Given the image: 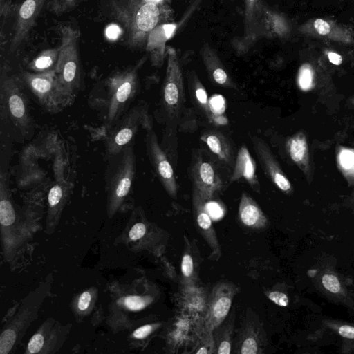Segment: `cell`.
<instances>
[{"label": "cell", "mask_w": 354, "mask_h": 354, "mask_svg": "<svg viewBox=\"0 0 354 354\" xmlns=\"http://www.w3.org/2000/svg\"><path fill=\"white\" fill-rule=\"evenodd\" d=\"M152 301L150 297H142L139 295H129L124 297L122 300V305L128 310L138 311L142 310Z\"/></svg>", "instance_id": "cell-31"}, {"label": "cell", "mask_w": 354, "mask_h": 354, "mask_svg": "<svg viewBox=\"0 0 354 354\" xmlns=\"http://www.w3.org/2000/svg\"><path fill=\"white\" fill-rule=\"evenodd\" d=\"M213 330L209 329L205 324V327L199 335L197 340V348L195 351L196 354L211 353L215 352L216 345L213 337Z\"/></svg>", "instance_id": "cell-30"}, {"label": "cell", "mask_w": 354, "mask_h": 354, "mask_svg": "<svg viewBox=\"0 0 354 354\" xmlns=\"http://www.w3.org/2000/svg\"><path fill=\"white\" fill-rule=\"evenodd\" d=\"M105 177L107 212L112 217L128 196L136 171V157L133 146L124 148L107 158Z\"/></svg>", "instance_id": "cell-3"}, {"label": "cell", "mask_w": 354, "mask_h": 354, "mask_svg": "<svg viewBox=\"0 0 354 354\" xmlns=\"http://www.w3.org/2000/svg\"><path fill=\"white\" fill-rule=\"evenodd\" d=\"M328 55L329 61L335 65H339L342 62V57L337 53L330 52Z\"/></svg>", "instance_id": "cell-44"}, {"label": "cell", "mask_w": 354, "mask_h": 354, "mask_svg": "<svg viewBox=\"0 0 354 354\" xmlns=\"http://www.w3.org/2000/svg\"><path fill=\"white\" fill-rule=\"evenodd\" d=\"M61 44L55 73L61 86L73 100L82 86V70L78 50L80 33L68 26L61 28Z\"/></svg>", "instance_id": "cell-5"}, {"label": "cell", "mask_w": 354, "mask_h": 354, "mask_svg": "<svg viewBox=\"0 0 354 354\" xmlns=\"http://www.w3.org/2000/svg\"><path fill=\"white\" fill-rule=\"evenodd\" d=\"M189 82L197 104L203 109V112L209 119H212L213 112L211 110L207 94L195 73L193 72L189 75Z\"/></svg>", "instance_id": "cell-25"}, {"label": "cell", "mask_w": 354, "mask_h": 354, "mask_svg": "<svg viewBox=\"0 0 354 354\" xmlns=\"http://www.w3.org/2000/svg\"><path fill=\"white\" fill-rule=\"evenodd\" d=\"M314 26L318 33L322 35H327L330 30L328 24L321 19L315 20Z\"/></svg>", "instance_id": "cell-41"}, {"label": "cell", "mask_w": 354, "mask_h": 354, "mask_svg": "<svg viewBox=\"0 0 354 354\" xmlns=\"http://www.w3.org/2000/svg\"><path fill=\"white\" fill-rule=\"evenodd\" d=\"M159 5L141 1V5L136 12L134 17L135 28L139 33L149 36V33L156 27L161 15Z\"/></svg>", "instance_id": "cell-22"}, {"label": "cell", "mask_w": 354, "mask_h": 354, "mask_svg": "<svg viewBox=\"0 0 354 354\" xmlns=\"http://www.w3.org/2000/svg\"><path fill=\"white\" fill-rule=\"evenodd\" d=\"M194 189L206 202L222 188L221 178L214 166L209 162L199 159L192 169Z\"/></svg>", "instance_id": "cell-13"}, {"label": "cell", "mask_w": 354, "mask_h": 354, "mask_svg": "<svg viewBox=\"0 0 354 354\" xmlns=\"http://www.w3.org/2000/svg\"><path fill=\"white\" fill-rule=\"evenodd\" d=\"M147 109L138 105L124 114L106 132L105 154L108 158L124 148L133 146V139L140 127L151 126Z\"/></svg>", "instance_id": "cell-7"}, {"label": "cell", "mask_w": 354, "mask_h": 354, "mask_svg": "<svg viewBox=\"0 0 354 354\" xmlns=\"http://www.w3.org/2000/svg\"><path fill=\"white\" fill-rule=\"evenodd\" d=\"M239 217L244 226L254 230L264 229L268 224V220L258 204L245 192L241 196Z\"/></svg>", "instance_id": "cell-20"}, {"label": "cell", "mask_w": 354, "mask_h": 354, "mask_svg": "<svg viewBox=\"0 0 354 354\" xmlns=\"http://www.w3.org/2000/svg\"><path fill=\"white\" fill-rule=\"evenodd\" d=\"M245 24H250L258 11L260 0H245Z\"/></svg>", "instance_id": "cell-36"}, {"label": "cell", "mask_w": 354, "mask_h": 354, "mask_svg": "<svg viewBox=\"0 0 354 354\" xmlns=\"http://www.w3.org/2000/svg\"><path fill=\"white\" fill-rule=\"evenodd\" d=\"M46 0H24L17 15L10 51L14 52L22 44L34 26Z\"/></svg>", "instance_id": "cell-14"}, {"label": "cell", "mask_w": 354, "mask_h": 354, "mask_svg": "<svg viewBox=\"0 0 354 354\" xmlns=\"http://www.w3.org/2000/svg\"><path fill=\"white\" fill-rule=\"evenodd\" d=\"M181 272L187 285H192L194 280V264L190 252L186 250L183 255L180 265Z\"/></svg>", "instance_id": "cell-32"}, {"label": "cell", "mask_w": 354, "mask_h": 354, "mask_svg": "<svg viewBox=\"0 0 354 354\" xmlns=\"http://www.w3.org/2000/svg\"><path fill=\"white\" fill-rule=\"evenodd\" d=\"M268 299L279 306H287L289 302L287 295L279 291H272L267 294Z\"/></svg>", "instance_id": "cell-39"}, {"label": "cell", "mask_w": 354, "mask_h": 354, "mask_svg": "<svg viewBox=\"0 0 354 354\" xmlns=\"http://www.w3.org/2000/svg\"><path fill=\"white\" fill-rule=\"evenodd\" d=\"M121 34L120 28L115 24L108 26L106 29V35L110 39H115Z\"/></svg>", "instance_id": "cell-43"}, {"label": "cell", "mask_w": 354, "mask_h": 354, "mask_svg": "<svg viewBox=\"0 0 354 354\" xmlns=\"http://www.w3.org/2000/svg\"><path fill=\"white\" fill-rule=\"evenodd\" d=\"M298 83L302 91H308L313 86V73L311 67L305 64L302 66L299 71Z\"/></svg>", "instance_id": "cell-33"}, {"label": "cell", "mask_w": 354, "mask_h": 354, "mask_svg": "<svg viewBox=\"0 0 354 354\" xmlns=\"http://www.w3.org/2000/svg\"><path fill=\"white\" fill-rule=\"evenodd\" d=\"M93 301V294L90 290L81 293L77 301V308L80 313L87 311Z\"/></svg>", "instance_id": "cell-37"}, {"label": "cell", "mask_w": 354, "mask_h": 354, "mask_svg": "<svg viewBox=\"0 0 354 354\" xmlns=\"http://www.w3.org/2000/svg\"><path fill=\"white\" fill-rule=\"evenodd\" d=\"M68 331L67 326H61L53 319H48L31 337L25 353H55L62 346Z\"/></svg>", "instance_id": "cell-10"}, {"label": "cell", "mask_w": 354, "mask_h": 354, "mask_svg": "<svg viewBox=\"0 0 354 354\" xmlns=\"http://www.w3.org/2000/svg\"><path fill=\"white\" fill-rule=\"evenodd\" d=\"M201 55L208 76L216 85L227 88H235L236 84L226 71L216 52L205 44L201 49Z\"/></svg>", "instance_id": "cell-18"}, {"label": "cell", "mask_w": 354, "mask_h": 354, "mask_svg": "<svg viewBox=\"0 0 354 354\" xmlns=\"http://www.w3.org/2000/svg\"><path fill=\"white\" fill-rule=\"evenodd\" d=\"M339 335L345 338L354 339V327L349 325H342L338 329Z\"/></svg>", "instance_id": "cell-42"}, {"label": "cell", "mask_w": 354, "mask_h": 354, "mask_svg": "<svg viewBox=\"0 0 354 354\" xmlns=\"http://www.w3.org/2000/svg\"><path fill=\"white\" fill-rule=\"evenodd\" d=\"M25 85L19 75L1 73L0 84V115L1 121L22 137L32 130Z\"/></svg>", "instance_id": "cell-1"}, {"label": "cell", "mask_w": 354, "mask_h": 354, "mask_svg": "<svg viewBox=\"0 0 354 354\" xmlns=\"http://www.w3.org/2000/svg\"><path fill=\"white\" fill-rule=\"evenodd\" d=\"M19 76L27 89L48 112L58 113L73 102L59 83L55 70L24 71Z\"/></svg>", "instance_id": "cell-6"}, {"label": "cell", "mask_w": 354, "mask_h": 354, "mask_svg": "<svg viewBox=\"0 0 354 354\" xmlns=\"http://www.w3.org/2000/svg\"><path fill=\"white\" fill-rule=\"evenodd\" d=\"M339 167L348 180H354V149L342 147L337 155Z\"/></svg>", "instance_id": "cell-28"}, {"label": "cell", "mask_w": 354, "mask_h": 354, "mask_svg": "<svg viewBox=\"0 0 354 354\" xmlns=\"http://www.w3.org/2000/svg\"><path fill=\"white\" fill-rule=\"evenodd\" d=\"M324 287L333 293H337L340 291L341 286L338 279L333 274H325L322 279Z\"/></svg>", "instance_id": "cell-34"}, {"label": "cell", "mask_w": 354, "mask_h": 354, "mask_svg": "<svg viewBox=\"0 0 354 354\" xmlns=\"http://www.w3.org/2000/svg\"><path fill=\"white\" fill-rule=\"evenodd\" d=\"M58 56L59 48L46 50L30 63L29 68L34 73L55 70Z\"/></svg>", "instance_id": "cell-24"}, {"label": "cell", "mask_w": 354, "mask_h": 354, "mask_svg": "<svg viewBox=\"0 0 354 354\" xmlns=\"http://www.w3.org/2000/svg\"><path fill=\"white\" fill-rule=\"evenodd\" d=\"M145 129L147 130L146 145L151 164L165 190L174 198L177 194V184L173 168L160 147L151 126Z\"/></svg>", "instance_id": "cell-12"}, {"label": "cell", "mask_w": 354, "mask_h": 354, "mask_svg": "<svg viewBox=\"0 0 354 354\" xmlns=\"http://www.w3.org/2000/svg\"><path fill=\"white\" fill-rule=\"evenodd\" d=\"M167 65L162 88L164 104L170 115L176 113L183 100V74L175 50H167Z\"/></svg>", "instance_id": "cell-9"}, {"label": "cell", "mask_w": 354, "mask_h": 354, "mask_svg": "<svg viewBox=\"0 0 354 354\" xmlns=\"http://www.w3.org/2000/svg\"><path fill=\"white\" fill-rule=\"evenodd\" d=\"M286 148L291 160L308 178L310 175V166L305 135L302 132H298L288 138Z\"/></svg>", "instance_id": "cell-21"}, {"label": "cell", "mask_w": 354, "mask_h": 354, "mask_svg": "<svg viewBox=\"0 0 354 354\" xmlns=\"http://www.w3.org/2000/svg\"><path fill=\"white\" fill-rule=\"evenodd\" d=\"M192 201L197 228L212 249V254L218 258L221 256V248L212 224V218L207 209L206 201L194 189Z\"/></svg>", "instance_id": "cell-17"}, {"label": "cell", "mask_w": 354, "mask_h": 354, "mask_svg": "<svg viewBox=\"0 0 354 354\" xmlns=\"http://www.w3.org/2000/svg\"><path fill=\"white\" fill-rule=\"evenodd\" d=\"M138 84L136 69L118 73L111 79L106 100V132L123 115L138 91Z\"/></svg>", "instance_id": "cell-8"}, {"label": "cell", "mask_w": 354, "mask_h": 354, "mask_svg": "<svg viewBox=\"0 0 354 354\" xmlns=\"http://www.w3.org/2000/svg\"><path fill=\"white\" fill-rule=\"evenodd\" d=\"M164 0H140V1L144 3H152L156 4H162Z\"/></svg>", "instance_id": "cell-45"}, {"label": "cell", "mask_w": 354, "mask_h": 354, "mask_svg": "<svg viewBox=\"0 0 354 354\" xmlns=\"http://www.w3.org/2000/svg\"><path fill=\"white\" fill-rule=\"evenodd\" d=\"M72 185L61 178L50 187L48 194V209L46 232L51 234L56 228L62 211L69 198Z\"/></svg>", "instance_id": "cell-15"}, {"label": "cell", "mask_w": 354, "mask_h": 354, "mask_svg": "<svg viewBox=\"0 0 354 354\" xmlns=\"http://www.w3.org/2000/svg\"><path fill=\"white\" fill-rule=\"evenodd\" d=\"M232 328L233 324L230 322H227L225 325H222L221 324L215 328L218 330H214L216 331L214 337L216 345L215 353L218 354H230L231 353Z\"/></svg>", "instance_id": "cell-26"}, {"label": "cell", "mask_w": 354, "mask_h": 354, "mask_svg": "<svg viewBox=\"0 0 354 354\" xmlns=\"http://www.w3.org/2000/svg\"><path fill=\"white\" fill-rule=\"evenodd\" d=\"M159 324H150L143 325L133 332L132 337L136 339H143L151 335L156 328L159 327Z\"/></svg>", "instance_id": "cell-35"}, {"label": "cell", "mask_w": 354, "mask_h": 354, "mask_svg": "<svg viewBox=\"0 0 354 354\" xmlns=\"http://www.w3.org/2000/svg\"><path fill=\"white\" fill-rule=\"evenodd\" d=\"M147 232L146 225L142 222L135 223L129 230L128 238L132 241H136L144 237Z\"/></svg>", "instance_id": "cell-38"}, {"label": "cell", "mask_w": 354, "mask_h": 354, "mask_svg": "<svg viewBox=\"0 0 354 354\" xmlns=\"http://www.w3.org/2000/svg\"><path fill=\"white\" fill-rule=\"evenodd\" d=\"M207 209L211 218L218 220L223 217V210L216 203H206Z\"/></svg>", "instance_id": "cell-40"}, {"label": "cell", "mask_w": 354, "mask_h": 354, "mask_svg": "<svg viewBox=\"0 0 354 354\" xmlns=\"http://www.w3.org/2000/svg\"><path fill=\"white\" fill-rule=\"evenodd\" d=\"M243 178L257 192L260 184L256 172V164L248 148L242 146L237 153L235 167L230 178V183Z\"/></svg>", "instance_id": "cell-19"}, {"label": "cell", "mask_w": 354, "mask_h": 354, "mask_svg": "<svg viewBox=\"0 0 354 354\" xmlns=\"http://www.w3.org/2000/svg\"><path fill=\"white\" fill-rule=\"evenodd\" d=\"M8 176L3 171L0 177V223L5 261H15L29 238L24 217L17 214L8 187Z\"/></svg>", "instance_id": "cell-2"}, {"label": "cell", "mask_w": 354, "mask_h": 354, "mask_svg": "<svg viewBox=\"0 0 354 354\" xmlns=\"http://www.w3.org/2000/svg\"><path fill=\"white\" fill-rule=\"evenodd\" d=\"M253 329H245L239 344V353L241 354H256L259 353V340Z\"/></svg>", "instance_id": "cell-29"}, {"label": "cell", "mask_w": 354, "mask_h": 354, "mask_svg": "<svg viewBox=\"0 0 354 354\" xmlns=\"http://www.w3.org/2000/svg\"><path fill=\"white\" fill-rule=\"evenodd\" d=\"M236 288L230 283H217L212 289L209 297L206 315L205 326L214 330L225 319L227 316Z\"/></svg>", "instance_id": "cell-11"}, {"label": "cell", "mask_w": 354, "mask_h": 354, "mask_svg": "<svg viewBox=\"0 0 354 354\" xmlns=\"http://www.w3.org/2000/svg\"><path fill=\"white\" fill-rule=\"evenodd\" d=\"M254 149L263 169L272 183L282 192L289 193L292 185L266 143L258 137L252 139Z\"/></svg>", "instance_id": "cell-16"}, {"label": "cell", "mask_w": 354, "mask_h": 354, "mask_svg": "<svg viewBox=\"0 0 354 354\" xmlns=\"http://www.w3.org/2000/svg\"><path fill=\"white\" fill-rule=\"evenodd\" d=\"M210 151L221 160L229 162L232 159V150L227 138L220 132L206 131L201 137Z\"/></svg>", "instance_id": "cell-23"}, {"label": "cell", "mask_w": 354, "mask_h": 354, "mask_svg": "<svg viewBox=\"0 0 354 354\" xmlns=\"http://www.w3.org/2000/svg\"><path fill=\"white\" fill-rule=\"evenodd\" d=\"M189 290L183 295L182 304L185 310L192 313V315L195 313H203L206 315L208 300L204 299L203 294L201 291H198L197 294H192L191 285H189Z\"/></svg>", "instance_id": "cell-27"}, {"label": "cell", "mask_w": 354, "mask_h": 354, "mask_svg": "<svg viewBox=\"0 0 354 354\" xmlns=\"http://www.w3.org/2000/svg\"><path fill=\"white\" fill-rule=\"evenodd\" d=\"M50 290V282H41L23 299L15 314L6 321L0 335L1 354H8L17 347L28 328L37 317Z\"/></svg>", "instance_id": "cell-4"}]
</instances>
